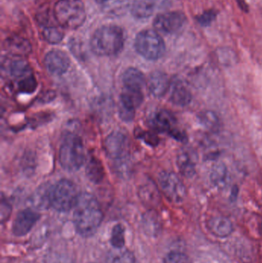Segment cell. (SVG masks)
Masks as SVG:
<instances>
[{
	"label": "cell",
	"mask_w": 262,
	"mask_h": 263,
	"mask_svg": "<svg viewBox=\"0 0 262 263\" xmlns=\"http://www.w3.org/2000/svg\"><path fill=\"white\" fill-rule=\"evenodd\" d=\"M155 6V0H132L131 12L139 20L149 18L153 14Z\"/></svg>",
	"instance_id": "19"
},
{
	"label": "cell",
	"mask_w": 262,
	"mask_h": 263,
	"mask_svg": "<svg viewBox=\"0 0 262 263\" xmlns=\"http://www.w3.org/2000/svg\"><path fill=\"white\" fill-rule=\"evenodd\" d=\"M60 164L69 172L77 171L85 161V150L82 139L75 134L66 136L59 150Z\"/></svg>",
	"instance_id": "4"
},
{
	"label": "cell",
	"mask_w": 262,
	"mask_h": 263,
	"mask_svg": "<svg viewBox=\"0 0 262 263\" xmlns=\"http://www.w3.org/2000/svg\"><path fill=\"white\" fill-rule=\"evenodd\" d=\"M123 82L125 90L140 94H143L146 83L144 74L135 68H129L125 71Z\"/></svg>",
	"instance_id": "14"
},
{
	"label": "cell",
	"mask_w": 262,
	"mask_h": 263,
	"mask_svg": "<svg viewBox=\"0 0 262 263\" xmlns=\"http://www.w3.org/2000/svg\"><path fill=\"white\" fill-rule=\"evenodd\" d=\"M124 43V31L115 25H107L98 28L90 40L92 52L100 57L117 55L123 49Z\"/></svg>",
	"instance_id": "2"
},
{
	"label": "cell",
	"mask_w": 262,
	"mask_h": 263,
	"mask_svg": "<svg viewBox=\"0 0 262 263\" xmlns=\"http://www.w3.org/2000/svg\"><path fill=\"white\" fill-rule=\"evenodd\" d=\"M45 66L52 75L61 76L67 72L70 66V59L63 51L55 49L46 54Z\"/></svg>",
	"instance_id": "11"
},
{
	"label": "cell",
	"mask_w": 262,
	"mask_h": 263,
	"mask_svg": "<svg viewBox=\"0 0 262 263\" xmlns=\"http://www.w3.org/2000/svg\"><path fill=\"white\" fill-rule=\"evenodd\" d=\"M37 82L33 76L18 81V87L20 92L32 93L36 89Z\"/></svg>",
	"instance_id": "29"
},
{
	"label": "cell",
	"mask_w": 262,
	"mask_h": 263,
	"mask_svg": "<svg viewBox=\"0 0 262 263\" xmlns=\"http://www.w3.org/2000/svg\"><path fill=\"white\" fill-rule=\"evenodd\" d=\"M212 183L218 189H224L229 183V175L227 167L223 162H216L212 165L210 173Z\"/></svg>",
	"instance_id": "20"
},
{
	"label": "cell",
	"mask_w": 262,
	"mask_h": 263,
	"mask_svg": "<svg viewBox=\"0 0 262 263\" xmlns=\"http://www.w3.org/2000/svg\"><path fill=\"white\" fill-rule=\"evenodd\" d=\"M216 17V11L213 10V9H209V10L206 11L201 15H198L196 20L200 26L207 27L213 23Z\"/></svg>",
	"instance_id": "30"
},
{
	"label": "cell",
	"mask_w": 262,
	"mask_h": 263,
	"mask_svg": "<svg viewBox=\"0 0 262 263\" xmlns=\"http://www.w3.org/2000/svg\"><path fill=\"white\" fill-rule=\"evenodd\" d=\"M39 218V214L32 210H23L15 217L12 226V233L19 237L25 236L33 228Z\"/></svg>",
	"instance_id": "12"
},
{
	"label": "cell",
	"mask_w": 262,
	"mask_h": 263,
	"mask_svg": "<svg viewBox=\"0 0 262 263\" xmlns=\"http://www.w3.org/2000/svg\"><path fill=\"white\" fill-rule=\"evenodd\" d=\"M86 176L93 183H99L104 179L105 171L101 162L95 157H91L86 167Z\"/></svg>",
	"instance_id": "23"
},
{
	"label": "cell",
	"mask_w": 262,
	"mask_h": 263,
	"mask_svg": "<svg viewBox=\"0 0 262 263\" xmlns=\"http://www.w3.org/2000/svg\"><path fill=\"white\" fill-rule=\"evenodd\" d=\"M128 144L127 137L123 133L114 132L105 140V150L111 159H122L127 153Z\"/></svg>",
	"instance_id": "10"
},
{
	"label": "cell",
	"mask_w": 262,
	"mask_h": 263,
	"mask_svg": "<svg viewBox=\"0 0 262 263\" xmlns=\"http://www.w3.org/2000/svg\"><path fill=\"white\" fill-rule=\"evenodd\" d=\"M208 229L212 235L218 238H226L234 231L232 222L228 218L215 216L208 222Z\"/></svg>",
	"instance_id": "18"
},
{
	"label": "cell",
	"mask_w": 262,
	"mask_h": 263,
	"mask_svg": "<svg viewBox=\"0 0 262 263\" xmlns=\"http://www.w3.org/2000/svg\"><path fill=\"white\" fill-rule=\"evenodd\" d=\"M198 117L201 124L209 130L218 132L221 127L219 117L213 111H203L199 112Z\"/></svg>",
	"instance_id": "26"
},
{
	"label": "cell",
	"mask_w": 262,
	"mask_h": 263,
	"mask_svg": "<svg viewBox=\"0 0 262 263\" xmlns=\"http://www.w3.org/2000/svg\"><path fill=\"white\" fill-rule=\"evenodd\" d=\"M53 12L55 21L65 29H78L86 21V8L82 0H58Z\"/></svg>",
	"instance_id": "3"
},
{
	"label": "cell",
	"mask_w": 262,
	"mask_h": 263,
	"mask_svg": "<svg viewBox=\"0 0 262 263\" xmlns=\"http://www.w3.org/2000/svg\"><path fill=\"white\" fill-rule=\"evenodd\" d=\"M6 49L12 55H26L31 52L30 43L20 36H11L6 40Z\"/></svg>",
	"instance_id": "21"
},
{
	"label": "cell",
	"mask_w": 262,
	"mask_h": 263,
	"mask_svg": "<svg viewBox=\"0 0 262 263\" xmlns=\"http://www.w3.org/2000/svg\"><path fill=\"white\" fill-rule=\"evenodd\" d=\"M78 196L75 184L67 179H62L51 188V207L63 213L69 211L75 207Z\"/></svg>",
	"instance_id": "6"
},
{
	"label": "cell",
	"mask_w": 262,
	"mask_h": 263,
	"mask_svg": "<svg viewBox=\"0 0 262 263\" xmlns=\"http://www.w3.org/2000/svg\"><path fill=\"white\" fill-rule=\"evenodd\" d=\"M164 263H192L189 256L179 252H172L166 256Z\"/></svg>",
	"instance_id": "31"
},
{
	"label": "cell",
	"mask_w": 262,
	"mask_h": 263,
	"mask_svg": "<svg viewBox=\"0 0 262 263\" xmlns=\"http://www.w3.org/2000/svg\"><path fill=\"white\" fill-rule=\"evenodd\" d=\"M9 71L10 75L17 80H24L32 75V69L29 63L23 60H12L9 65Z\"/></svg>",
	"instance_id": "24"
},
{
	"label": "cell",
	"mask_w": 262,
	"mask_h": 263,
	"mask_svg": "<svg viewBox=\"0 0 262 263\" xmlns=\"http://www.w3.org/2000/svg\"><path fill=\"white\" fill-rule=\"evenodd\" d=\"M98 4H103V3H107V2L110 1V0H95Z\"/></svg>",
	"instance_id": "35"
},
{
	"label": "cell",
	"mask_w": 262,
	"mask_h": 263,
	"mask_svg": "<svg viewBox=\"0 0 262 263\" xmlns=\"http://www.w3.org/2000/svg\"><path fill=\"white\" fill-rule=\"evenodd\" d=\"M51 188L52 185L49 184H43L35 190L31 199V202L33 206L41 210H45L51 206Z\"/></svg>",
	"instance_id": "22"
},
{
	"label": "cell",
	"mask_w": 262,
	"mask_h": 263,
	"mask_svg": "<svg viewBox=\"0 0 262 263\" xmlns=\"http://www.w3.org/2000/svg\"><path fill=\"white\" fill-rule=\"evenodd\" d=\"M169 77L161 71L152 72L147 80V87L153 97L161 98L170 88Z\"/></svg>",
	"instance_id": "13"
},
{
	"label": "cell",
	"mask_w": 262,
	"mask_h": 263,
	"mask_svg": "<svg viewBox=\"0 0 262 263\" xmlns=\"http://www.w3.org/2000/svg\"><path fill=\"white\" fill-rule=\"evenodd\" d=\"M197 156L193 150L182 149L177 156V165L183 176L192 178L195 176L196 170Z\"/></svg>",
	"instance_id": "16"
},
{
	"label": "cell",
	"mask_w": 262,
	"mask_h": 263,
	"mask_svg": "<svg viewBox=\"0 0 262 263\" xmlns=\"http://www.w3.org/2000/svg\"><path fill=\"white\" fill-rule=\"evenodd\" d=\"M43 36L50 44H58L64 38V33L57 26H46L43 30Z\"/></svg>",
	"instance_id": "27"
},
{
	"label": "cell",
	"mask_w": 262,
	"mask_h": 263,
	"mask_svg": "<svg viewBox=\"0 0 262 263\" xmlns=\"http://www.w3.org/2000/svg\"><path fill=\"white\" fill-rule=\"evenodd\" d=\"M151 124L155 130L168 133L180 142L187 139L186 134L176 127V119L169 111H158L151 120Z\"/></svg>",
	"instance_id": "9"
},
{
	"label": "cell",
	"mask_w": 262,
	"mask_h": 263,
	"mask_svg": "<svg viewBox=\"0 0 262 263\" xmlns=\"http://www.w3.org/2000/svg\"><path fill=\"white\" fill-rule=\"evenodd\" d=\"M237 4L239 6L240 9L245 12H248L249 11V5L246 3V0H235Z\"/></svg>",
	"instance_id": "34"
},
{
	"label": "cell",
	"mask_w": 262,
	"mask_h": 263,
	"mask_svg": "<svg viewBox=\"0 0 262 263\" xmlns=\"http://www.w3.org/2000/svg\"><path fill=\"white\" fill-rule=\"evenodd\" d=\"M187 23L186 15L178 11L165 12L155 17L153 26L155 30L164 34H175L179 32Z\"/></svg>",
	"instance_id": "8"
},
{
	"label": "cell",
	"mask_w": 262,
	"mask_h": 263,
	"mask_svg": "<svg viewBox=\"0 0 262 263\" xmlns=\"http://www.w3.org/2000/svg\"><path fill=\"white\" fill-rule=\"evenodd\" d=\"M169 92L171 101L176 106L184 107L190 104L192 102V96L191 91L185 83L178 79L171 83Z\"/></svg>",
	"instance_id": "15"
},
{
	"label": "cell",
	"mask_w": 262,
	"mask_h": 263,
	"mask_svg": "<svg viewBox=\"0 0 262 263\" xmlns=\"http://www.w3.org/2000/svg\"><path fill=\"white\" fill-rule=\"evenodd\" d=\"M158 182L163 194L171 202L181 203L186 199V185L175 173L162 172L158 176Z\"/></svg>",
	"instance_id": "7"
},
{
	"label": "cell",
	"mask_w": 262,
	"mask_h": 263,
	"mask_svg": "<svg viewBox=\"0 0 262 263\" xmlns=\"http://www.w3.org/2000/svg\"><path fill=\"white\" fill-rule=\"evenodd\" d=\"M112 263H138V261L132 252L126 250L117 255L114 258Z\"/></svg>",
	"instance_id": "32"
},
{
	"label": "cell",
	"mask_w": 262,
	"mask_h": 263,
	"mask_svg": "<svg viewBox=\"0 0 262 263\" xmlns=\"http://www.w3.org/2000/svg\"><path fill=\"white\" fill-rule=\"evenodd\" d=\"M138 195L142 202L149 208L156 207L161 201L159 191L156 185L151 180L140 187Z\"/></svg>",
	"instance_id": "17"
},
{
	"label": "cell",
	"mask_w": 262,
	"mask_h": 263,
	"mask_svg": "<svg viewBox=\"0 0 262 263\" xmlns=\"http://www.w3.org/2000/svg\"><path fill=\"white\" fill-rule=\"evenodd\" d=\"M259 233H260V235H261V236L262 237V219H261V222H260V225H259Z\"/></svg>",
	"instance_id": "36"
},
{
	"label": "cell",
	"mask_w": 262,
	"mask_h": 263,
	"mask_svg": "<svg viewBox=\"0 0 262 263\" xmlns=\"http://www.w3.org/2000/svg\"><path fill=\"white\" fill-rule=\"evenodd\" d=\"M111 244L115 249H123L125 246V228L121 224L113 227L111 236Z\"/></svg>",
	"instance_id": "28"
},
{
	"label": "cell",
	"mask_w": 262,
	"mask_h": 263,
	"mask_svg": "<svg viewBox=\"0 0 262 263\" xmlns=\"http://www.w3.org/2000/svg\"><path fill=\"white\" fill-rule=\"evenodd\" d=\"M73 219L78 234L85 238L95 235L103 219V211L96 198L88 193L79 194L74 207Z\"/></svg>",
	"instance_id": "1"
},
{
	"label": "cell",
	"mask_w": 262,
	"mask_h": 263,
	"mask_svg": "<svg viewBox=\"0 0 262 263\" xmlns=\"http://www.w3.org/2000/svg\"><path fill=\"white\" fill-rule=\"evenodd\" d=\"M143 228L148 236L155 237L161 233V222L158 216L153 213L145 215L143 219Z\"/></svg>",
	"instance_id": "25"
},
{
	"label": "cell",
	"mask_w": 262,
	"mask_h": 263,
	"mask_svg": "<svg viewBox=\"0 0 262 263\" xmlns=\"http://www.w3.org/2000/svg\"><path fill=\"white\" fill-rule=\"evenodd\" d=\"M135 48L137 52L148 60H159L166 52V44L161 35L155 30L146 29L135 37Z\"/></svg>",
	"instance_id": "5"
},
{
	"label": "cell",
	"mask_w": 262,
	"mask_h": 263,
	"mask_svg": "<svg viewBox=\"0 0 262 263\" xmlns=\"http://www.w3.org/2000/svg\"><path fill=\"white\" fill-rule=\"evenodd\" d=\"M11 211H12V207L10 204L8 202L6 199L2 196L1 199V222L2 223L6 222L9 216H10Z\"/></svg>",
	"instance_id": "33"
}]
</instances>
